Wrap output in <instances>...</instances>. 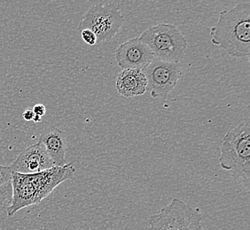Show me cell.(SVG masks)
Listing matches in <instances>:
<instances>
[{
	"label": "cell",
	"instance_id": "30bf717a",
	"mask_svg": "<svg viewBox=\"0 0 250 230\" xmlns=\"http://www.w3.org/2000/svg\"><path fill=\"white\" fill-rule=\"evenodd\" d=\"M39 143L42 144L48 154L54 167L66 165L67 135L56 127H50L39 134Z\"/></svg>",
	"mask_w": 250,
	"mask_h": 230
},
{
	"label": "cell",
	"instance_id": "2e32d148",
	"mask_svg": "<svg viewBox=\"0 0 250 230\" xmlns=\"http://www.w3.org/2000/svg\"><path fill=\"white\" fill-rule=\"evenodd\" d=\"M34 116H35V115H34L32 109H27V110H25L23 115H22L23 119H24L25 120H27V121H30V120H33Z\"/></svg>",
	"mask_w": 250,
	"mask_h": 230
},
{
	"label": "cell",
	"instance_id": "ba28073f",
	"mask_svg": "<svg viewBox=\"0 0 250 230\" xmlns=\"http://www.w3.org/2000/svg\"><path fill=\"white\" fill-rule=\"evenodd\" d=\"M116 62L123 69L144 70L154 59V55L148 46L140 41L139 38L130 39L116 49Z\"/></svg>",
	"mask_w": 250,
	"mask_h": 230
},
{
	"label": "cell",
	"instance_id": "7a4b0ae2",
	"mask_svg": "<svg viewBox=\"0 0 250 230\" xmlns=\"http://www.w3.org/2000/svg\"><path fill=\"white\" fill-rule=\"evenodd\" d=\"M211 43L231 57L250 55V1L222 11L217 24L210 29Z\"/></svg>",
	"mask_w": 250,
	"mask_h": 230
},
{
	"label": "cell",
	"instance_id": "9a60e30c",
	"mask_svg": "<svg viewBox=\"0 0 250 230\" xmlns=\"http://www.w3.org/2000/svg\"><path fill=\"white\" fill-rule=\"evenodd\" d=\"M33 111L34 115H38L39 117H42L43 115H45L46 113V109H45V106L42 105V104H37L33 106L32 108Z\"/></svg>",
	"mask_w": 250,
	"mask_h": 230
},
{
	"label": "cell",
	"instance_id": "52a82bcc",
	"mask_svg": "<svg viewBox=\"0 0 250 230\" xmlns=\"http://www.w3.org/2000/svg\"><path fill=\"white\" fill-rule=\"evenodd\" d=\"M146 78V91L153 98H166L181 77L180 63L166 62L154 58L143 70Z\"/></svg>",
	"mask_w": 250,
	"mask_h": 230
},
{
	"label": "cell",
	"instance_id": "4fadbf2b",
	"mask_svg": "<svg viewBox=\"0 0 250 230\" xmlns=\"http://www.w3.org/2000/svg\"><path fill=\"white\" fill-rule=\"evenodd\" d=\"M81 38L84 43L88 45H95L97 44V38L95 34L90 29H83L81 30Z\"/></svg>",
	"mask_w": 250,
	"mask_h": 230
},
{
	"label": "cell",
	"instance_id": "3957f363",
	"mask_svg": "<svg viewBox=\"0 0 250 230\" xmlns=\"http://www.w3.org/2000/svg\"><path fill=\"white\" fill-rule=\"evenodd\" d=\"M220 168L229 171L234 182L250 191V126L244 120L236 128L228 131L222 140Z\"/></svg>",
	"mask_w": 250,
	"mask_h": 230
},
{
	"label": "cell",
	"instance_id": "8fae6325",
	"mask_svg": "<svg viewBox=\"0 0 250 230\" xmlns=\"http://www.w3.org/2000/svg\"><path fill=\"white\" fill-rule=\"evenodd\" d=\"M146 78L142 70L126 69L123 70L116 78V91L124 97L144 95L146 91Z\"/></svg>",
	"mask_w": 250,
	"mask_h": 230
},
{
	"label": "cell",
	"instance_id": "5b68a950",
	"mask_svg": "<svg viewBox=\"0 0 250 230\" xmlns=\"http://www.w3.org/2000/svg\"><path fill=\"white\" fill-rule=\"evenodd\" d=\"M124 21L125 18L116 4H94L83 15L78 30L90 29L96 36L97 43H109Z\"/></svg>",
	"mask_w": 250,
	"mask_h": 230
},
{
	"label": "cell",
	"instance_id": "e0dca14e",
	"mask_svg": "<svg viewBox=\"0 0 250 230\" xmlns=\"http://www.w3.org/2000/svg\"><path fill=\"white\" fill-rule=\"evenodd\" d=\"M41 119H42V117H39L38 115H35L33 118L34 122H39V121H41Z\"/></svg>",
	"mask_w": 250,
	"mask_h": 230
},
{
	"label": "cell",
	"instance_id": "9c48e42d",
	"mask_svg": "<svg viewBox=\"0 0 250 230\" xmlns=\"http://www.w3.org/2000/svg\"><path fill=\"white\" fill-rule=\"evenodd\" d=\"M53 167L54 165L46 151L38 142L22 150L9 168L12 172L29 174L43 172Z\"/></svg>",
	"mask_w": 250,
	"mask_h": 230
},
{
	"label": "cell",
	"instance_id": "8992f818",
	"mask_svg": "<svg viewBox=\"0 0 250 230\" xmlns=\"http://www.w3.org/2000/svg\"><path fill=\"white\" fill-rule=\"evenodd\" d=\"M197 209L179 198H173L158 213L150 217L148 230H206Z\"/></svg>",
	"mask_w": 250,
	"mask_h": 230
},
{
	"label": "cell",
	"instance_id": "5bb4252c",
	"mask_svg": "<svg viewBox=\"0 0 250 230\" xmlns=\"http://www.w3.org/2000/svg\"><path fill=\"white\" fill-rule=\"evenodd\" d=\"M11 178H12V172L10 170L9 167L0 165V187L4 186L6 183L11 182Z\"/></svg>",
	"mask_w": 250,
	"mask_h": 230
},
{
	"label": "cell",
	"instance_id": "277c9868",
	"mask_svg": "<svg viewBox=\"0 0 250 230\" xmlns=\"http://www.w3.org/2000/svg\"><path fill=\"white\" fill-rule=\"evenodd\" d=\"M146 44L154 58L166 62L180 63L186 54L188 41L179 29L172 24L160 23L150 27L139 38Z\"/></svg>",
	"mask_w": 250,
	"mask_h": 230
},
{
	"label": "cell",
	"instance_id": "6da1fadb",
	"mask_svg": "<svg viewBox=\"0 0 250 230\" xmlns=\"http://www.w3.org/2000/svg\"><path fill=\"white\" fill-rule=\"evenodd\" d=\"M75 172L74 165L67 163L37 173L12 172V196L6 208L7 215L12 217L25 207L39 205L61 183L71 179Z\"/></svg>",
	"mask_w": 250,
	"mask_h": 230
},
{
	"label": "cell",
	"instance_id": "7c38bea8",
	"mask_svg": "<svg viewBox=\"0 0 250 230\" xmlns=\"http://www.w3.org/2000/svg\"><path fill=\"white\" fill-rule=\"evenodd\" d=\"M12 196V186L11 182L6 183L0 187V209L3 207L5 202Z\"/></svg>",
	"mask_w": 250,
	"mask_h": 230
}]
</instances>
